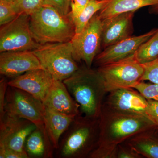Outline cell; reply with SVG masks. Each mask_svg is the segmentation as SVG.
Returning <instances> with one entry per match:
<instances>
[{
	"instance_id": "obj_1",
	"label": "cell",
	"mask_w": 158,
	"mask_h": 158,
	"mask_svg": "<svg viewBox=\"0 0 158 158\" xmlns=\"http://www.w3.org/2000/svg\"><path fill=\"white\" fill-rule=\"evenodd\" d=\"M97 147L89 158H116L118 144L156 126L147 116L121 113L102 106Z\"/></svg>"
},
{
	"instance_id": "obj_2",
	"label": "cell",
	"mask_w": 158,
	"mask_h": 158,
	"mask_svg": "<svg viewBox=\"0 0 158 158\" xmlns=\"http://www.w3.org/2000/svg\"><path fill=\"white\" fill-rule=\"evenodd\" d=\"M63 82L80 105L82 115L90 118H99L105 95L107 93L97 70L87 66L79 67L72 75Z\"/></svg>"
},
{
	"instance_id": "obj_3",
	"label": "cell",
	"mask_w": 158,
	"mask_h": 158,
	"mask_svg": "<svg viewBox=\"0 0 158 158\" xmlns=\"http://www.w3.org/2000/svg\"><path fill=\"white\" fill-rule=\"evenodd\" d=\"M99 135V118H90L80 114L60 139L57 157L89 158L97 147Z\"/></svg>"
},
{
	"instance_id": "obj_4",
	"label": "cell",
	"mask_w": 158,
	"mask_h": 158,
	"mask_svg": "<svg viewBox=\"0 0 158 158\" xmlns=\"http://www.w3.org/2000/svg\"><path fill=\"white\" fill-rule=\"evenodd\" d=\"M31 34L40 44L70 41L75 29L69 15H64L48 5H43L30 15Z\"/></svg>"
},
{
	"instance_id": "obj_5",
	"label": "cell",
	"mask_w": 158,
	"mask_h": 158,
	"mask_svg": "<svg viewBox=\"0 0 158 158\" xmlns=\"http://www.w3.org/2000/svg\"><path fill=\"white\" fill-rule=\"evenodd\" d=\"M32 52L44 69L56 80L63 81L79 69L73 56L71 41L40 44Z\"/></svg>"
},
{
	"instance_id": "obj_6",
	"label": "cell",
	"mask_w": 158,
	"mask_h": 158,
	"mask_svg": "<svg viewBox=\"0 0 158 158\" xmlns=\"http://www.w3.org/2000/svg\"><path fill=\"white\" fill-rule=\"evenodd\" d=\"M97 70L107 93L121 88H133L141 81L144 73V67L136 60L135 54L120 61L101 65Z\"/></svg>"
},
{
	"instance_id": "obj_7",
	"label": "cell",
	"mask_w": 158,
	"mask_h": 158,
	"mask_svg": "<svg viewBox=\"0 0 158 158\" xmlns=\"http://www.w3.org/2000/svg\"><path fill=\"white\" fill-rule=\"evenodd\" d=\"M5 110L6 115L27 119L39 128L45 127V106L41 101L23 90L8 86Z\"/></svg>"
},
{
	"instance_id": "obj_8",
	"label": "cell",
	"mask_w": 158,
	"mask_h": 158,
	"mask_svg": "<svg viewBox=\"0 0 158 158\" xmlns=\"http://www.w3.org/2000/svg\"><path fill=\"white\" fill-rule=\"evenodd\" d=\"M30 15H19L11 22L1 26L0 52L33 51L40 44L32 36L30 27Z\"/></svg>"
},
{
	"instance_id": "obj_9",
	"label": "cell",
	"mask_w": 158,
	"mask_h": 158,
	"mask_svg": "<svg viewBox=\"0 0 158 158\" xmlns=\"http://www.w3.org/2000/svg\"><path fill=\"white\" fill-rule=\"evenodd\" d=\"M102 20L97 13L78 34L71 40L73 56L76 62L83 61L88 68L99 53L102 45Z\"/></svg>"
},
{
	"instance_id": "obj_10",
	"label": "cell",
	"mask_w": 158,
	"mask_h": 158,
	"mask_svg": "<svg viewBox=\"0 0 158 158\" xmlns=\"http://www.w3.org/2000/svg\"><path fill=\"white\" fill-rule=\"evenodd\" d=\"M37 127L31 121L6 114L0 122V147L25 152L26 140Z\"/></svg>"
},
{
	"instance_id": "obj_11",
	"label": "cell",
	"mask_w": 158,
	"mask_h": 158,
	"mask_svg": "<svg viewBox=\"0 0 158 158\" xmlns=\"http://www.w3.org/2000/svg\"><path fill=\"white\" fill-rule=\"evenodd\" d=\"M108 93L103 104L104 107L116 112L147 116L148 99L136 89L121 88Z\"/></svg>"
},
{
	"instance_id": "obj_12",
	"label": "cell",
	"mask_w": 158,
	"mask_h": 158,
	"mask_svg": "<svg viewBox=\"0 0 158 158\" xmlns=\"http://www.w3.org/2000/svg\"><path fill=\"white\" fill-rule=\"evenodd\" d=\"M39 69H44L32 51L6 52L0 54V73L4 76L13 79L29 71Z\"/></svg>"
},
{
	"instance_id": "obj_13",
	"label": "cell",
	"mask_w": 158,
	"mask_h": 158,
	"mask_svg": "<svg viewBox=\"0 0 158 158\" xmlns=\"http://www.w3.org/2000/svg\"><path fill=\"white\" fill-rule=\"evenodd\" d=\"M157 29H153L139 36H131L106 48L95 57V63L99 66L120 61L133 56L142 44L155 34Z\"/></svg>"
},
{
	"instance_id": "obj_14",
	"label": "cell",
	"mask_w": 158,
	"mask_h": 158,
	"mask_svg": "<svg viewBox=\"0 0 158 158\" xmlns=\"http://www.w3.org/2000/svg\"><path fill=\"white\" fill-rule=\"evenodd\" d=\"M53 81L48 72L39 69L29 71L12 79L8 81V85L23 90L43 102Z\"/></svg>"
},
{
	"instance_id": "obj_15",
	"label": "cell",
	"mask_w": 158,
	"mask_h": 158,
	"mask_svg": "<svg viewBox=\"0 0 158 158\" xmlns=\"http://www.w3.org/2000/svg\"><path fill=\"white\" fill-rule=\"evenodd\" d=\"M134 13L126 12L102 20V47L106 48L131 36Z\"/></svg>"
},
{
	"instance_id": "obj_16",
	"label": "cell",
	"mask_w": 158,
	"mask_h": 158,
	"mask_svg": "<svg viewBox=\"0 0 158 158\" xmlns=\"http://www.w3.org/2000/svg\"><path fill=\"white\" fill-rule=\"evenodd\" d=\"M44 106L68 115L81 114L77 102L62 81L54 79L53 82L42 102Z\"/></svg>"
},
{
	"instance_id": "obj_17",
	"label": "cell",
	"mask_w": 158,
	"mask_h": 158,
	"mask_svg": "<svg viewBox=\"0 0 158 158\" xmlns=\"http://www.w3.org/2000/svg\"><path fill=\"white\" fill-rule=\"evenodd\" d=\"M76 116L66 115L45 106L44 115V127L55 149H58L61 137Z\"/></svg>"
},
{
	"instance_id": "obj_18",
	"label": "cell",
	"mask_w": 158,
	"mask_h": 158,
	"mask_svg": "<svg viewBox=\"0 0 158 158\" xmlns=\"http://www.w3.org/2000/svg\"><path fill=\"white\" fill-rule=\"evenodd\" d=\"M156 127L138 133L125 142L143 158H158Z\"/></svg>"
},
{
	"instance_id": "obj_19",
	"label": "cell",
	"mask_w": 158,
	"mask_h": 158,
	"mask_svg": "<svg viewBox=\"0 0 158 158\" xmlns=\"http://www.w3.org/2000/svg\"><path fill=\"white\" fill-rule=\"evenodd\" d=\"M25 148L29 157L52 158L54 148L45 128L37 127L26 140Z\"/></svg>"
},
{
	"instance_id": "obj_20",
	"label": "cell",
	"mask_w": 158,
	"mask_h": 158,
	"mask_svg": "<svg viewBox=\"0 0 158 158\" xmlns=\"http://www.w3.org/2000/svg\"><path fill=\"white\" fill-rule=\"evenodd\" d=\"M158 3V0H109L98 15L101 19L104 20L122 13L135 12L141 8Z\"/></svg>"
},
{
	"instance_id": "obj_21",
	"label": "cell",
	"mask_w": 158,
	"mask_h": 158,
	"mask_svg": "<svg viewBox=\"0 0 158 158\" xmlns=\"http://www.w3.org/2000/svg\"><path fill=\"white\" fill-rule=\"evenodd\" d=\"M109 0H90L87 6L77 17L73 19L75 34H78L90 19L108 2Z\"/></svg>"
},
{
	"instance_id": "obj_22",
	"label": "cell",
	"mask_w": 158,
	"mask_h": 158,
	"mask_svg": "<svg viewBox=\"0 0 158 158\" xmlns=\"http://www.w3.org/2000/svg\"><path fill=\"white\" fill-rule=\"evenodd\" d=\"M135 56L141 64L152 62L158 57V28L152 37L140 46Z\"/></svg>"
},
{
	"instance_id": "obj_23",
	"label": "cell",
	"mask_w": 158,
	"mask_h": 158,
	"mask_svg": "<svg viewBox=\"0 0 158 158\" xmlns=\"http://www.w3.org/2000/svg\"><path fill=\"white\" fill-rule=\"evenodd\" d=\"M44 0H16L12 4L18 14L25 13L31 15L44 5Z\"/></svg>"
},
{
	"instance_id": "obj_24",
	"label": "cell",
	"mask_w": 158,
	"mask_h": 158,
	"mask_svg": "<svg viewBox=\"0 0 158 158\" xmlns=\"http://www.w3.org/2000/svg\"><path fill=\"white\" fill-rule=\"evenodd\" d=\"M133 88L138 90L147 99L158 102V84L141 81Z\"/></svg>"
},
{
	"instance_id": "obj_25",
	"label": "cell",
	"mask_w": 158,
	"mask_h": 158,
	"mask_svg": "<svg viewBox=\"0 0 158 158\" xmlns=\"http://www.w3.org/2000/svg\"><path fill=\"white\" fill-rule=\"evenodd\" d=\"M142 65L144 73L141 81H147L158 84V57L153 61Z\"/></svg>"
},
{
	"instance_id": "obj_26",
	"label": "cell",
	"mask_w": 158,
	"mask_h": 158,
	"mask_svg": "<svg viewBox=\"0 0 158 158\" xmlns=\"http://www.w3.org/2000/svg\"><path fill=\"white\" fill-rule=\"evenodd\" d=\"M12 4L0 2V25L11 22L18 16Z\"/></svg>"
},
{
	"instance_id": "obj_27",
	"label": "cell",
	"mask_w": 158,
	"mask_h": 158,
	"mask_svg": "<svg viewBox=\"0 0 158 158\" xmlns=\"http://www.w3.org/2000/svg\"><path fill=\"white\" fill-rule=\"evenodd\" d=\"M71 2V0H44V5L52 6L61 14L68 15L70 11Z\"/></svg>"
},
{
	"instance_id": "obj_28",
	"label": "cell",
	"mask_w": 158,
	"mask_h": 158,
	"mask_svg": "<svg viewBox=\"0 0 158 158\" xmlns=\"http://www.w3.org/2000/svg\"><path fill=\"white\" fill-rule=\"evenodd\" d=\"M142 158L126 142L118 144L116 148V158Z\"/></svg>"
},
{
	"instance_id": "obj_29",
	"label": "cell",
	"mask_w": 158,
	"mask_h": 158,
	"mask_svg": "<svg viewBox=\"0 0 158 158\" xmlns=\"http://www.w3.org/2000/svg\"><path fill=\"white\" fill-rule=\"evenodd\" d=\"M90 0H71L69 15L72 20L77 17L87 6Z\"/></svg>"
},
{
	"instance_id": "obj_30",
	"label": "cell",
	"mask_w": 158,
	"mask_h": 158,
	"mask_svg": "<svg viewBox=\"0 0 158 158\" xmlns=\"http://www.w3.org/2000/svg\"><path fill=\"white\" fill-rule=\"evenodd\" d=\"M8 81L5 78L0 81V122L5 118L6 113L5 110L6 91L8 88Z\"/></svg>"
},
{
	"instance_id": "obj_31",
	"label": "cell",
	"mask_w": 158,
	"mask_h": 158,
	"mask_svg": "<svg viewBox=\"0 0 158 158\" xmlns=\"http://www.w3.org/2000/svg\"><path fill=\"white\" fill-rule=\"evenodd\" d=\"M148 101L146 115L156 126H158V102L152 100H148Z\"/></svg>"
},
{
	"instance_id": "obj_32",
	"label": "cell",
	"mask_w": 158,
	"mask_h": 158,
	"mask_svg": "<svg viewBox=\"0 0 158 158\" xmlns=\"http://www.w3.org/2000/svg\"><path fill=\"white\" fill-rule=\"evenodd\" d=\"M0 158H28L29 157L27 152H21L6 148L0 147Z\"/></svg>"
},
{
	"instance_id": "obj_33",
	"label": "cell",
	"mask_w": 158,
	"mask_h": 158,
	"mask_svg": "<svg viewBox=\"0 0 158 158\" xmlns=\"http://www.w3.org/2000/svg\"><path fill=\"white\" fill-rule=\"evenodd\" d=\"M150 11L151 13L158 14V3L154 6H151Z\"/></svg>"
},
{
	"instance_id": "obj_34",
	"label": "cell",
	"mask_w": 158,
	"mask_h": 158,
	"mask_svg": "<svg viewBox=\"0 0 158 158\" xmlns=\"http://www.w3.org/2000/svg\"><path fill=\"white\" fill-rule=\"evenodd\" d=\"M15 1H16V0H0V2H4L12 4Z\"/></svg>"
},
{
	"instance_id": "obj_35",
	"label": "cell",
	"mask_w": 158,
	"mask_h": 158,
	"mask_svg": "<svg viewBox=\"0 0 158 158\" xmlns=\"http://www.w3.org/2000/svg\"><path fill=\"white\" fill-rule=\"evenodd\" d=\"M156 131L157 132L158 134V126H157L156 127Z\"/></svg>"
}]
</instances>
